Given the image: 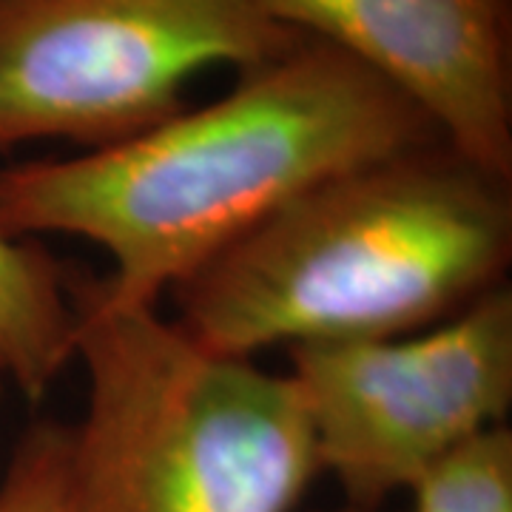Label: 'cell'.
<instances>
[{
	"instance_id": "8992f818",
	"label": "cell",
	"mask_w": 512,
	"mask_h": 512,
	"mask_svg": "<svg viewBox=\"0 0 512 512\" xmlns=\"http://www.w3.org/2000/svg\"><path fill=\"white\" fill-rule=\"evenodd\" d=\"M407 94L450 146L512 180V0H254Z\"/></svg>"
},
{
	"instance_id": "277c9868",
	"label": "cell",
	"mask_w": 512,
	"mask_h": 512,
	"mask_svg": "<svg viewBox=\"0 0 512 512\" xmlns=\"http://www.w3.org/2000/svg\"><path fill=\"white\" fill-rule=\"evenodd\" d=\"M302 37L254 0H0V154L120 146L188 109L202 69L242 72Z\"/></svg>"
},
{
	"instance_id": "5b68a950",
	"label": "cell",
	"mask_w": 512,
	"mask_h": 512,
	"mask_svg": "<svg viewBox=\"0 0 512 512\" xmlns=\"http://www.w3.org/2000/svg\"><path fill=\"white\" fill-rule=\"evenodd\" d=\"M322 473L345 504L384 510L512 404V291L498 285L436 328L288 348Z\"/></svg>"
},
{
	"instance_id": "30bf717a",
	"label": "cell",
	"mask_w": 512,
	"mask_h": 512,
	"mask_svg": "<svg viewBox=\"0 0 512 512\" xmlns=\"http://www.w3.org/2000/svg\"><path fill=\"white\" fill-rule=\"evenodd\" d=\"M328 512H387V510H362V507H350V504H342V507H336V510Z\"/></svg>"
},
{
	"instance_id": "8fae6325",
	"label": "cell",
	"mask_w": 512,
	"mask_h": 512,
	"mask_svg": "<svg viewBox=\"0 0 512 512\" xmlns=\"http://www.w3.org/2000/svg\"><path fill=\"white\" fill-rule=\"evenodd\" d=\"M9 376H6V370H3V365H0V396H3V382H6Z\"/></svg>"
},
{
	"instance_id": "7a4b0ae2",
	"label": "cell",
	"mask_w": 512,
	"mask_h": 512,
	"mask_svg": "<svg viewBox=\"0 0 512 512\" xmlns=\"http://www.w3.org/2000/svg\"><path fill=\"white\" fill-rule=\"evenodd\" d=\"M512 180L436 140L350 168L285 202L168 296L197 348L396 339L507 285Z\"/></svg>"
},
{
	"instance_id": "52a82bcc",
	"label": "cell",
	"mask_w": 512,
	"mask_h": 512,
	"mask_svg": "<svg viewBox=\"0 0 512 512\" xmlns=\"http://www.w3.org/2000/svg\"><path fill=\"white\" fill-rule=\"evenodd\" d=\"M74 362L66 265L35 239L0 231V365L29 402H43Z\"/></svg>"
},
{
	"instance_id": "3957f363",
	"label": "cell",
	"mask_w": 512,
	"mask_h": 512,
	"mask_svg": "<svg viewBox=\"0 0 512 512\" xmlns=\"http://www.w3.org/2000/svg\"><path fill=\"white\" fill-rule=\"evenodd\" d=\"M86 416L74 512H296L322 476L288 373L197 348L157 308H120L66 265Z\"/></svg>"
},
{
	"instance_id": "6da1fadb",
	"label": "cell",
	"mask_w": 512,
	"mask_h": 512,
	"mask_svg": "<svg viewBox=\"0 0 512 512\" xmlns=\"http://www.w3.org/2000/svg\"><path fill=\"white\" fill-rule=\"evenodd\" d=\"M444 140L424 111L316 37L242 69L231 92L120 146L0 168V231L66 234L114 262L120 308L160 296L285 202L350 168Z\"/></svg>"
},
{
	"instance_id": "ba28073f",
	"label": "cell",
	"mask_w": 512,
	"mask_h": 512,
	"mask_svg": "<svg viewBox=\"0 0 512 512\" xmlns=\"http://www.w3.org/2000/svg\"><path fill=\"white\" fill-rule=\"evenodd\" d=\"M410 493V512H512V430L498 424L461 444Z\"/></svg>"
},
{
	"instance_id": "9c48e42d",
	"label": "cell",
	"mask_w": 512,
	"mask_h": 512,
	"mask_svg": "<svg viewBox=\"0 0 512 512\" xmlns=\"http://www.w3.org/2000/svg\"><path fill=\"white\" fill-rule=\"evenodd\" d=\"M72 427L40 419L20 436L0 481V512H74Z\"/></svg>"
}]
</instances>
